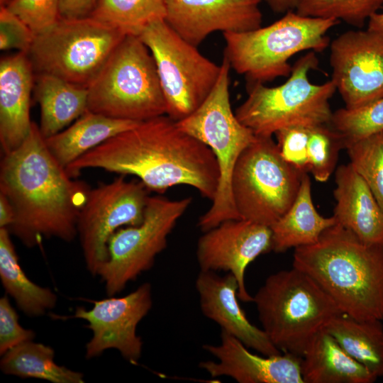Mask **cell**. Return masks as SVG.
<instances>
[{"instance_id":"cell-14","label":"cell","mask_w":383,"mask_h":383,"mask_svg":"<svg viewBox=\"0 0 383 383\" xmlns=\"http://www.w3.org/2000/svg\"><path fill=\"white\" fill-rule=\"evenodd\" d=\"M334 83L347 109L367 106L383 97V33L348 30L330 44Z\"/></svg>"},{"instance_id":"cell-39","label":"cell","mask_w":383,"mask_h":383,"mask_svg":"<svg viewBox=\"0 0 383 383\" xmlns=\"http://www.w3.org/2000/svg\"><path fill=\"white\" fill-rule=\"evenodd\" d=\"M14 210L7 197L0 192V228H9L14 221Z\"/></svg>"},{"instance_id":"cell-4","label":"cell","mask_w":383,"mask_h":383,"mask_svg":"<svg viewBox=\"0 0 383 383\" xmlns=\"http://www.w3.org/2000/svg\"><path fill=\"white\" fill-rule=\"evenodd\" d=\"M252 301L274 346L299 357L331 319L343 313L314 279L294 267L267 277Z\"/></svg>"},{"instance_id":"cell-5","label":"cell","mask_w":383,"mask_h":383,"mask_svg":"<svg viewBox=\"0 0 383 383\" xmlns=\"http://www.w3.org/2000/svg\"><path fill=\"white\" fill-rule=\"evenodd\" d=\"M339 21L304 16L289 11L274 23L240 33H223L224 57L231 68L249 84H265L289 77V60L296 54L323 51L330 45L328 32Z\"/></svg>"},{"instance_id":"cell-40","label":"cell","mask_w":383,"mask_h":383,"mask_svg":"<svg viewBox=\"0 0 383 383\" xmlns=\"http://www.w3.org/2000/svg\"><path fill=\"white\" fill-rule=\"evenodd\" d=\"M270 8L276 13L295 11L299 0H265Z\"/></svg>"},{"instance_id":"cell-27","label":"cell","mask_w":383,"mask_h":383,"mask_svg":"<svg viewBox=\"0 0 383 383\" xmlns=\"http://www.w3.org/2000/svg\"><path fill=\"white\" fill-rule=\"evenodd\" d=\"M325 329L353 358L377 378L383 377L382 320H357L342 313L331 319Z\"/></svg>"},{"instance_id":"cell-35","label":"cell","mask_w":383,"mask_h":383,"mask_svg":"<svg viewBox=\"0 0 383 383\" xmlns=\"http://www.w3.org/2000/svg\"><path fill=\"white\" fill-rule=\"evenodd\" d=\"M309 128L291 126L274 135L282 157L303 173L308 172V141Z\"/></svg>"},{"instance_id":"cell-42","label":"cell","mask_w":383,"mask_h":383,"mask_svg":"<svg viewBox=\"0 0 383 383\" xmlns=\"http://www.w3.org/2000/svg\"><path fill=\"white\" fill-rule=\"evenodd\" d=\"M12 0H0V5L1 6H7Z\"/></svg>"},{"instance_id":"cell-28","label":"cell","mask_w":383,"mask_h":383,"mask_svg":"<svg viewBox=\"0 0 383 383\" xmlns=\"http://www.w3.org/2000/svg\"><path fill=\"white\" fill-rule=\"evenodd\" d=\"M1 372L22 378H36L52 383H83L84 374L57 365L54 350L33 340L24 342L1 355Z\"/></svg>"},{"instance_id":"cell-11","label":"cell","mask_w":383,"mask_h":383,"mask_svg":"<svg viewBox=\"0 0 383 383\" xmlns=\"http://www.w3.org/2000/svg\"><path fill=\"white\" fill-rule=\"evenodd\" d=\"M139 37L155 60L166 101V115L175 121L187 117L211 91L221 65L204 56L165 19L151 23Z\"/></svg>"},{"instance_id":"cell-3","label":"cell","mask_w":383,"mask_h":383,"mask_svg":"<svg viewBox=\"0 0 383 383\" xmlns=\"http://www.w3.org/2000/svg\"><path fill=\"white\" fill-rule=\"evenodd\" d=\"M293 267L314 279L343 314L383 320V248L336 223L316 243L295 248Z\"/></svg>"},{"instance_id":"cell-29","label":"cell","mask_w":383,"mask_h":383,"mask_svg":"<svg viewBox=\"0 0 383 383\" xmlns=\"http://www.w3.org/2000/svg\"><path fill=\"white\" fill-rule=\"evenodd\" d=\"M91 17L125 35L140 36L151 23L165 19V0H97Z\"/></svg>"},{"instance_id":"cell-6","label":"cell","mask_w":383,"mask_h":383,"mask_svg":"<svg viewBox=\"0 0 383 383\" xmlns=\"http://www.w3.org/2000/svg\"><path fill=\"white\" fill-rule=\"evenodd\" d=\"M231 69L229 62L223 57L218 80L210 94L192 114L176 121L182 131L212 150L219 169L215 197L198 221L202 232L225 221L240 218L232 196L231 179L240 155L256 137L232 111L229 92Z\"/></svg>"},{"instance_id":"cell-38","label":"cell","mask_w":383,"mask_h":383,"mask_svg":"<svg viewBox=\"0 0 383 383\" xmlns=\"http://www.w3.org/2000/svg\"><path fill=\"white\" fill-rule=\"evenodd\" d=\"M96 1L60 0V17L72 18L89 16Z\"/></svg>"},{"instance_id":"cell-34","label":"cell","mask_w":383,"mask_h":383,"mask_svg":"<svg viewBox=\"0 0 383 383\" xmlns=\"http://www.w3.org/2000/svg\"><path fill=\"white\" fill-rule=\"evenodd\" d=\"M60 0H12L7 6L35 35L55 24L60 18Z\"/></svg>"},{"instance_id":"cell-12","label":"cell","mask_w":383,"mask_h":383,"mask_svg":"<svg viewBox=\"0 0 383 383\" xmlns=\"http://www.w3.org/2000/svg\"><path fill=\"white\" fill-rule=\"evenodd\" d=\"M192 201L191 197L170 200L149 196L142 223L121 228L111 235L108 242V260L98 273L109 296L120 293L128 282L152 267Z\"/></svg>"},{"instance_id":"cell-15","label":"cell","mask_w":383,"mask_h":383,"mask_svg":"<svg viewBox=\"0 0 383 383\" xmlns=\"http://www.w3.org/2000/svg\"><path fill=\"white\" fill-rule=\"evenodd\" d=\"M92 303L89 310L77 307L73 316L86 321L92 333L86 345V358H94L108 349H116L130 363L137 364L143 341L136 328L152 308L151 284L145 282L124 296H112Z\"/></svg>"},{"instance_id":"cell-33","label":"cell","mask_w":383,"mask_h":383,"mask_svg":"<svg viewBox=\"0 0 383 383\" xmlns=\"http://www.w3.org/2000/svg\"><path fill=\"white\" fill-rule=\"evenodd\" d=\"M344 148L340 135L329 124L309 128L308 172L316 181L326 182L333 174L340 150Z\"/></svg>"},{"instance_id":"cell-30","label":"cell","mask_w":383,"mask_h":383,"mask_svg":"<svg viewBox=\"0 0 383 383\" xmlns=\"http://www.w3.org/2000/svg\"><path fill=\"white\" fill-rule=\"evenodd\" d=\"M382 6L383 0H299L295 11L362 28Z\"/></svg>"},{"instance_id":"cell-13","label":"cell","mask_w":383,"mask_h":383,"mask_svg":"<svg viewBox=\"0 0 383 383\" xmlns=\"http://www.w3.org/2000/svg\"><path fill=\"white\" fill-rule=\"evenodd\" d=\"M140 182L127 181L124 175L90 189L77 221V235L87 269L98 275L108 260V242L122 226L142 223L149 196Z\"/></svg>"},{"instance_id":"cell-21","label":"cell","mask_w":383,"mask_h":383,"mask_svg":"<svg viewBox=\"0 0 383 383\" xmlns=\"http://www.w3.org/2000/svg\"><path fill=\"white\" fill-rule=\"evenodd\" d=\"M336 223L362 242L383 248V210L370 189L350 163L335 172Z\"/></svg>"},{"instance_id":"cell-8","label":"cell","mask_w":383,"mask_h":383,"mask_svg":"<svg viewBox=\"0 0 383 383\" xmlns=\"http://www.w3.org/2000/svg\"><path fill=\"white\" fill-rule=\"evenodd\" d=\"M87 89L94 113L135 122L166 115L155 60L138 36L123 38Z\"/></svg>"},{"instance_id":"cell-19","label":"cell","mask_w":383,"mask_h":383,"mask_svg":"<svg viewBox=\"0 0 383 383\" xmlns=\"http://www.w3.org/2000/svg\"><path fill=\"white\" fill-rule=\"evenodd\" d=\"M202 313L247 348L263 355L282 353L274 346L262 328L248 319L238 301L239 286L231 273L220 276L212 271H201L195 282Z\"/></svg>"},{"instance_id":"cell-17","label":"cell","mask_w":383,"mask_h":383,"mask_svg":"<svg viewBox=\"0 0 383 383\" xmlns=\"http://www.w3.org/2000/svg\"><path fill=\"white\" fill-rule=\"evenodd\" d=\"M261 0H165V21L194 46L211 33H240L261 26Z\"/></svg>"},{"instance_id":"cell-1","label":"cell","mask_w":383,"mask_h":383,"mask_svg":"<svg viewBox=\"0 0 383 383\" xmlns=\"http://www.w3.org/2000/svg\"><path fill=\"white\" fill-rule=\"evenodd\" d=\"M88 168L135 176L148 190L159 193L177 185L190 186L211 201L219 180L212 150L182 131L167 115L139 122L115 135L65 170L74 178Z\"/></svg>"},{"instance_id":"cell-25","label":"cell","mask_w":383,"mask_h":383,"mask_svg":"<svg viewBox=\"0 0 383 383\" xmlns=\"http://www.w3.org/2000/svg\"><path fill=\"white\" fill-rule=\"evenodd\" d=\"M138 123L87 110L70 126L46 138L45 143L53 157L66 168L90 150Z\"/></svg>"},{"instance_id":"cell-18","label":"cell","mask_w":383,"mask_h":383,"mask_svg":"<svg viewBox=\"0 0 383 383\" xmlns=\"http://www.w3.org/2000/svg\"><path fill=\"white\" fill-rule=\"evenodd\" d=\"M203 348L217 360L202 361L199 365L212 377L226 376L239 383H304L301 357L291 353L273 356L254 354L224 331H221L220 344H206Z\"/></svg>"},{"instance_id":"cell-41","label":"cell","mask_w":383,"mask_h":383,"mask_svg":"<svg viewBox=\"0 0 383 383\" xmlns=\"http://www.w3.org/2000/svg\"><path fill=\"white\" fill-rule=\"evenodd\" d=\"M378 26L383 30V13H379L376 17Z\"/></svg>"},{"instance_id":"cell-26","label":"cell","mask_w":383,"mask_h":383,"mask_svg":"<svg viewBox=\"0 0 383 383\" xmlns=\"http://www.w3.org/2000/svg\"><path fill=\"white\" fill-rule=\"evenodd\" d=\"M6 228H0V279L7 294L27 316L37 317L55 308L57 295L33 282L23 270Z\"/></svg>"},{"instance_id":"cell-24","label":"cell","mask_w":383,"mask_h":383,"mask_svg":"<svg viewBox=\"0 0 383 383\" xmlns=\"http://www.w3.org/2000/svg\"><path fill=\"white\" fill-rule=\"evenodd\" d=\"M336 223L333 216L324 217L316 211L311 196V180L304 173L294 203L271 227L272 250L283 252L292 248L313 245L323 231Z\"/></svg>"},{"instance_id":"cell-2","label":"cell","mask_w":383,"mask_h":383,"mask_svg":"<svg viewBox=\"0 0 383 383\" xmlns=\"http://www.w3.org/2000/svg\"><path fill=\"white\" fill-rule=\"evenodd\" d=\"M72 178L50 153L33 122L23 142L1 161L0 192L15 214L9 232L29 248L44 238L72 241L91 189Z\"/></svg>"},{"instance_id":"cell-32","label":"cell","mask_w":383,"mask_h":383,"mask_svg":"<svg viewBox=\"0 0 383 383\" xmlns=\"http://www.w3.org/2000/svg\"><path fill=\"white\" fill-rule=\"evenodd\" d=\"M329 125L341 138L344 148L348 143L383 132V97L360 109L336 110Z\"/></svg>"},{"instance_id":"cell-9","label":"cell","mask_w":383,"mask_h":383,"mask_svg":"<svg viewBox=\"0 0 383 383\" xmlns=\"http://www.w3.org/2000/svg\"><path fill=\"white\" fill-rule=\"evenodd\" d=\"M125 36L91 16L60 17L35 35L27 54L35 74L88 88Z\"/></svg>"},{"instance_id":"cell-22","label":"cell","mask_w":383,"mask_h":383,"mask_svg":"<svg viewBox=\"0 0 383 383\" xmlns=\"http://www.w3.org/2000/svg\"><path fill=\"white\" fill-rule=\"evenodd\" d=\"M301 372L304 383H373L377 379L325 328L313 338L302 355Z\"/></svg>"},{"instance_id":"cell-20","label":"cell","mask_w":383,"mask_h":383,"mask_svg":"<svg viewBox=\"0 0 383 383\" xmlns=\"http://www.w3.org/2000/svg\"><path fill=\"white\" fill-rule=\"evenodd\" d=\"M35 73L26 52L0 60V143L3 155L16 149L28 135L30 96Z\"/></svg>"},{"instance_id":"cell-31","label":"cell","mask_w":383,"mask_h":383,"mask_svg":"<svg viewBox=\"0 0 383 383\" xmlns=\"http://www.w3.org/2000/svg\"><path fill=\"white\" fill-rule=\"evenodd\" d=\"M354 170L366 182L383 210V132L345 146Z\"/></svg>"},{"instance_id":"cell-23","label":"cell","mask_w":383,"mask_h":383,"mask_svg":"<svg viewBox=\"0 0 383 383\" xmlns=\"http://www.w3.org/2000/svg\"><path fill=\"white\" fill-rule=\"evenodd\" d=\"M34 97L40 108L39 128L48 138L87 110L88 89L48 74H35Z\"/></svg>"},{"instance_id":"cell-7","label":"cell","mask_w":383,"mask_h":383,"mask_svg":"<svg viewBox=\"0 0 383 383\" xmlns=\"http://www.w3.org/2000/svg\"><path fill=\"white\" fill-rule=\"evenodd\" d=\"M318 66L316 52L311 51L295 62L282 84H249L248 96L235 110L236 117L257 136H272L291 126L330 124V100L336 88L331 79L321 84L309 81L310 71Z\"/></svg>"},{"instance_id":"cell-10","label":"cell","mask_w":383,"mask_h":383,"mask_svg":"<svg viewBox=\"0 0 383 383\" xmlns=\"http://www.w3.org/2000/svg\"><path fill=\"white\" fill-rule=\"evenodd\" d=\"M304 173L281 156L272 136H257L233 170L231 192L240 218L272 227L289 209Z\"/></svg>"},{"instance_id":"cell-37","label":"cell","mask_w":383,"mask_h":383,"mask_svg":"<svg viewBox=\"0 0 383 383\" xmlns=\"http://www.w3.org/2000/svg\"><path fill=\"white\" fill-rule=\"evenodd\" d=\"M35 333L23 328L18 316L6 296L0 299V355L24 342L33 340Z\"/></svg>"},{"instance_id":"cell-36","label":"cell","mask_w":383,"mask_h":383,"mask_svg":"<svg viewBox=\"0 0 383 383\" xmlns=\"http://www.w3.org/2000/svg\"><path fill=\"white\" fill-rule=\"evenodd\" d=\"M35 38L30 27L6 6L0 9V49L28 53Z\"/></svg>"},{"instance_id":"cell-16","label":"cell","mask_w":383,"mask_h":383,"mask_svg":"<svg viewBox=\"0 0 383 383\" xmlns=\"http://www.w3.org/2000/svg\"><path fill=\"white\" fill-rule=\"evenodd\" d=\"M203 233L196 245L200 270L232 274L238 283V298L252 301L245 284V270L258 256L272 250L271 228L238 218L225 221Z\"/></svg>"}]
</instances>
